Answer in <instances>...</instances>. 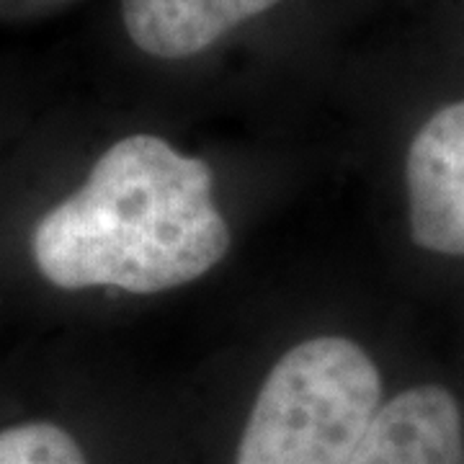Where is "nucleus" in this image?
I'll return each mask as SVG.
<instances>
[{
  "instance_id": "obj_2",
  "label": "nucleus",
  "mask_w": 464,
  "mask_h": 464,
  "mask_svg": "<svg viewBox=\"0 0 464 464\" xmlns=\"http://www.w3.org/2000/svg\"><path fill=\"white\" fill-rule=\"evenodd\" d=\"M380 400L364 348L338 335L304 341L266 377L235 464H348Z\"/></svg>"
},
{
  "instance_id": "obj_6",
  "label": "nucleus",
  "mask_w": 464,
  "mask_h": 464,
  "mask_svg": "<svg viewBox=\"0 0 464 464\" xmlns=\"http://www.w3.org/2000/svg\"><path fill=\"white\" fill-rule=\"evenodd\" d=\"M0 464H88L78 441L54 423H24L0 431Z\"/></svg>"
},
{
  "instance_id": "obj_3",
  "label": "nucleus",
  "mask_w": 464,
  "mask_h": 464,
  "mask_svg": "<svg viewBox=\"0 0 464 464\" xmlns=\"http://www.w3.org/2000/svg\"><path fill=\"white\" fill-rule=\"evenodd\" d=\"M405 176L415 246L464 256V101L439 109L415 132Z\"/></svg>"
},
{
  "instance_id": "obj_5",
  "label": "nucleus",
  "mask_w": 464,
  "mask_h": 464,
  "mask_svg": "<svg viewBox=\"0 0 464 464\" xmlns=\"http://www.w3.org/2000/svg\"><path fill=\"white\" fill-rule=\"evenodd\" d=\"M279 0H121L132 42L152 57L179 60L212 47L222 34Z\"/></svg>"
},
{
  "instance_id": "obj_4",
  "label": "nucleus",
  "mask_w": 464,
  "mask_h": 464,
  "mask_svg": "<svg viewBox=\"0 0 464 464\" xmlns=\"http://www.w3.org/2000/svg\"><path fill=\"white\" fill-rule=\"evenodd\" d=\"M348 464H464L457 398L441 384H420L382 405Z\"/></svg>"
},
{
  "instance_id": "obj_1",
  "label": "nucleus",
  "mask_w": 464,
  "mask_h": 464,
  "mask_svg": "<svg viewBox=\"0 0 464 464\" xmlns=\"http://www.w3.org/2000/svg\"><path fill=\"white\" fill-rule=\"evenodd\" d=\"M212 170L152 134L106 150L88 181L36 222L32 253L60 289L155 295L194 282L230 250Z\"/></svg>"
}]
</instances>
